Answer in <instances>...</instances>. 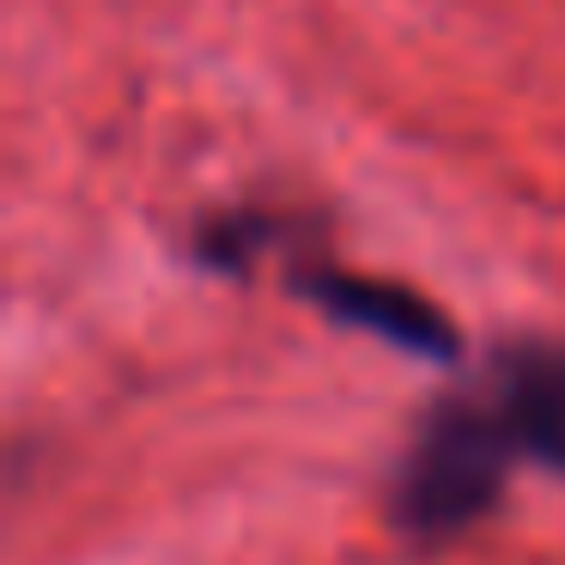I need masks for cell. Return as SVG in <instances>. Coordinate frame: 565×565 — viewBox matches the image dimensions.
I'll return each mask as SVG.
<instances>
[{
	"label": "cell",
	"mask_w": 565,
	"mask_h": 565,
	"mask_svg": "<svg viewBox=\"0 0 565 565\" xmlns=\"http://www.w3.org/2000/svg\"><path fill=\"white\" fill-rule=\"evenodd\" d=\"M511 426L499 407H444L414 444L395 487V516L414 535H450L468 516H480L499 492V475L511 462Z\"/></svg>",
	"instance_id": "6da1fadb"
},
{
	"label": "cell",
	"mask_w": 565,
	"mask_h": 565,
	"mask_svg": "<svg viewBox=\"0 0 565 565\" xmlns=\"http://www.w3.org/2000/svg\"><path fill=\"white\" fill-rule=\"evenodd\" d=\"M305 292L317 305H329L334 317L347 322H365V329L390 334L402 347H419V353H450V329H444L438 310L414 305V298L390 292V286H359L347 274H322V280H305Z\"/></svg>",
	"instance_id": "3957f363"
},
{
	"label": "cell",
	"mask_w": 565,
	"mask_h": 565,
	"mask_svg": "<svg viewBox=\"0 0 565 565\" xmlns=\"http://www.w3.org/2000/svg\"><path fill=\"white\" fill-rule=\"evenodd\" d=\"M499 419L511 444H535L547 462L565 468V353H523L504 371Z\"/></svg>",
	"instance_id": "7a4b0ae2"
}]
</instances>
